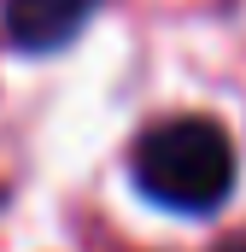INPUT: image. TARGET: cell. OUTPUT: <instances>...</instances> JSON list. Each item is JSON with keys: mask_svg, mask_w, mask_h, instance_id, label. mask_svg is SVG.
<instances>
[{"mask_svg": "<svg viewBox=\"0 0 246 252\" xmlns=\"http://www.w3.org/2000/svg\"><path fill=\"white\" fill-rule=\"evenodd\" d=\"M94 12H100V0H6V35L24 53H53Z\"/></svg>", "mask_w": 246, "mask_h": 252, "instance_id": "obj_2", "label": "cell"}, {"mask_svg": "<svg viewBox=\"0 0 246 252\" xmlns=\"http://www.w3.org/2000/svg\"><path fill=\"white\" fill-rule=\"evenodd\" d=\"M129 170L170 211H217L235 188V141L211 118H164L135 141Z\"/></svg>", "mask_w": 246, "mask_h": 252, "instance_id": "obj_1", "label": "cell"}, {"mask_svg": "<svg viewBox=\"0 0 246 252\" xmlns=\"http://www.w3.org/2000/svg\"><path fill=\"white\" fill-rule=\"evenodd\" d=\"M223 252H246V241H235V247H223Z\"/></svg>", "mask_w": 246, "mask_h": 252, "instance_id": "obj_3", "label": "cell"}]
</instances>
